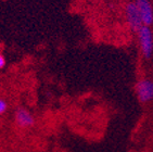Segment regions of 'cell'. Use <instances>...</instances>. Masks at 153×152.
I'll return each mask as SVG.
<instances>
[{
  "label": "cell",
  "instance_id": "cell-4",
  "mask_svg": "<svg viewBox=\"0 0 153 152\" xmlns=\"http://www.w3.org/2000/svg\"><path fill=\"white\" fill-rule=\"evenodd\" d=\"M125 13H126V19L127 22L129 24L130 28L135 31V32H138V29L143 25L142 24L141 18H140V14H139V11L137 9V6H136L135 2H129L125 8Z\"/></svg>",
  "mask_w": 153,
  "mask_h": 152
},
{
  "label": "cell",
  "instance_id": "cell-5",
  "mask_svg": "<svg viewBox=\"0 0 153 152\" xmlns=\"http://www.w3.org/2000/svg\"><path fill=\"white\" fill-rule=\"evenodd\" d=\"M136 91L141 102H149L153 99V82L150 79H142L137 83Z\"/></svg>",
  "mask_w": 153,
  "mask_h": 152
},
{
  "label": "cell",
  "instance_id": "cell-2",
  "mask_svg": "<svg viewBox=\"0 0 153 152\" xmlns=\"http://www.w3.org/2000/svg\"><path fill=\"white\" fill-rule=\"evenodd\" d=\"M15 124L21 128H30L35 125V117L27 109L18 108L14 112Z\"/></svg>",
  "mask_w": 153,
  "mask_h": 152
},
{
  "label": "cell",
  "instance_id": "cell-6",
  "mask_svg": "<svg viewBox=\"0 0 153 152\" xmlns=\"http://www.w3.org/2000/svg\"><path fill=\"white\" fill-rule=\"evenodd\" d=\"M8 110V103H7L6 100L0 99V115L4 114Z\"/></svg>",
  "mask_w": 153,
  "mask_h": 152
},
{
  "label": "cell",
  "instance_id": "cell-1",
  "mask_svg": "<svg viewBox=\"0 0 153 152\" xmlns=\"http://www.w3.org/2000/svg\"><path fill=\"white\" fill-rule=\"evenodd\" d=\"M138 36L141 51L143 53L144 58L150 59L153 53V34L150 26L142 25L138 29Z\"/></svg>",
  "mask_w": 153,
  "mask_h": 152
},
{
  "label": "cell",
  "instance_id": "cell-3",
  "mask_svg": "<svg viewBox=\"0 0 153 152\" xmlns=\"http://www.w3.org/2000/svg\"><path fill=\"white\" fill-rule=\"evenodd\" d=\"M137 9L139 11L142 24L146 26H150L153 23V8L149 0H136Z\"/></svg>",
  "mask_w": 153,
  "mask_h": 152
},
{
  "label": "cell",
  "instance_id": "cell-7",
  "mask_svg": "<svg viewBox=\"0 0 153 152\" xmlns=\"http://www.w3.org/2000/svg\"><path fill=\"white\" fill-rule=\"evenodd\" d=\"M4 65H6V59L2 54H0V69L4 67Z\"/></svg>",
  "mask_w": 153,
  "mask_h": 152
}]
</instances>
